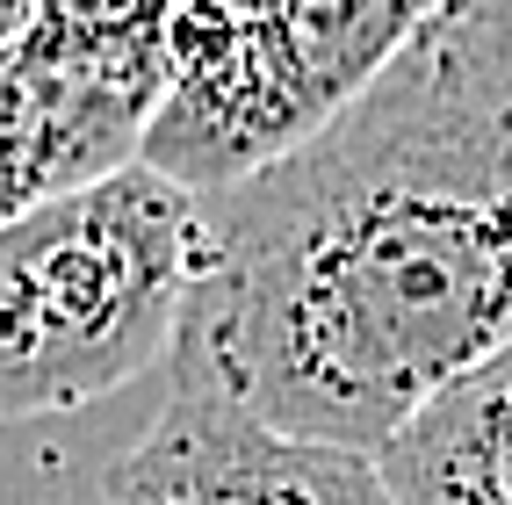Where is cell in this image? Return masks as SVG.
Returning <instances> with one entry per match:
<instances>
[{"instance_id": "1", "label": "cell", "mask_w": 512, "mask_h": 505, "mask_svg": "<svg viewBox=\"0 0 512 505\" xmlns=\"http://www.w3.org/2000/svg\"><path fill=\"white\" fill-rule=\"evenodd\" d=\"M512 347V0H448L303 152L202 202L174 383L375 455Z\"/></svg>"}, {"instance_id": "5", "label": "cell", "mask_w": 512, "mask_h": 505, "mask_svg": "<svg viewBox=\"0 0 512 505\" xmlns=\"http://www.w3.org/2000/svg\"><path fill=\"white\" fill-rule=\"evenodd\" d=\"M166 65L94 58L29 22L0 51V224L138 166Z\"/></svg>"}, {"instance_id": "6", "label": "cell", "mask_w": 512, "mask_h": 505, "mask_svg": "<svg viewBox=\"0 0 512 505\" xmlns=\"http://www.w3.org/2000/svg\"><path fill=\"white\" fill-rule=\"evenodd\" d=\"M375 469L397 505H512V347L426 397Z\"/></svg>"}, {"instance_id": "2", "label": "cell", "mask_w": 512, "mask_h": 505, "mask_svg": "<svg viewBox=\"0 0 512 505\" xmlns=\"http://www.w3.org/2000/svg\"><path fill=\"white\" fill-rule=\"evenodd\" d=\"M202 267V202L152 166L0 224V419L123 390L174 347Z\"/></svg>"}, {"instance_id": "3", "label": "cell", "mask_w": 512, "mask_h": 505, "mask_svg": "<svg viewBox=\"0 0 512 505\" xmlns=\"http://www.w3.org/2000/svg\"><path fill=\"white\" fill-rule=\"evenodd\" d=\"M448 0H181L138 166L210 202L303 152Z\"/></svg>"}, {"instance_id": "7", "label": "cell", "mask_w": 512, "mask_h": 505, "mask_svg": "<svg viewBox=\"0 0 512 505\" xmlns=\"http://www.w3.org/2000/svg\"><path fill=\"white\" fill-rule=\"evenodd\" d=\"M22 29H29V0H0V51H8Z\"/></svg>"}, {"instance_id": "4", "label": "cell", "mask_w": 512, "mask_h": 505, "mask_svg": "<svg viewBox=\"0 0 512 505\" xmlns=\"http://www.w3.org/2000/svg\"><path fill=\"white\" fill-rule=\"evenodd\" d=\"M101 505H397L375 455L303 441L202 383H174L159 419L101 469Z\"/></svg>"}]
</instances>
